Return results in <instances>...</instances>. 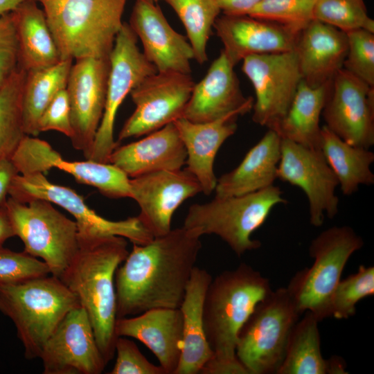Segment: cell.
Returning <instances> with one entry per match:
<instances>
[{
    "mask_svg": "<svg viewBox=\"0 0 374 374\" xmlns=\"http://www.w3.org/2000/svg\"><path fill=\"white\" fill-rule=\"evenodd\" d=\"M277 179L304 192L313 226H322L326 215L330 219L337 215L339 201L335 189L339 182L321 150L281 139Z\"/></svg>",
    "mask_w": 374,
    "mask_h": 374,
    "instance_id": "cell-14",
    "label": "cell"
},
{
    "mask_svg": "<svg viewBox=\"0 0 374 374\" xmlns=\"http://www.w3.org/2000/svg\"><path fill=\"white\" fill-rule=\"evenodd\" d=\"M20 175L45 173L57 168L77 182L96 188L103 195L113 199L131 197L130 178L109 163L90 159L68 161L46 141L25 136L11 157Z\"/></svg>",
    "mask_w": 374,
    "mask_h": 374,
    "instance_id": "cell-15",
    "label": "cell"
},
{
    "mask_svg": "<svg viewBox=\"0 0 374 374\" xmlns=\"http://www.w3.org/2000/svg\"><path fill=\"white\" fill-rule=\"evenodd\" d=\"M130 198L140 208L136 217L153 238L168 233L178 207L185 200L202 193L200 183L186 168L130 178Z\"/></svg>",
    "mask_w": 374,
    "mask_h": 374,
    "instance_id": "cell-18",
    "label": "cell"
},
{
    "mask_svg": "<svg viewBox=\"0 0 374 374\" xmlns=\"http://www.w3.org/2000/svg\"><path fill=\"white\" fill-rule=\"evenodd\" d=\"M242 71L255 91L253 121L274 129L285 116L302 80L295 51L247 56Z\"/></svg>",
    "mask_w": 374,
    "mask_h": 374,
    "instance_id": "cell-13",
    "label": "cell"
},
{
    "mask_svg": "<svg viewBox=\"0 0 374 374\" xmlns=\"http://www.w3.org/2000/svg\"><path fill=\"white\" fill-rule=\"evenodd\" d=\"M281 138L268 129L233 170L217 179L215 197L244 195L274 185L280 158Z\"/></svg>",
    "mask_w": 374,
    "mask_h": 374,
    "instance_id": "cell-28",
    "label": "cell"
},
{
    "mask_svg": "<svg viewBox=\"0 0 374 374\" xmlns=\"http://www.w3.org/2000/svg\"><path fill=\"white\" fill-rule=\"evenodd\" d=\"M314 18L344 33L359 28L374 33L364 0H316Z\"/></svg>",
    "mask_w": 374,
    "mask_h": 374,
    "instance_id": "cell-36",
    "label": "cell"
},
{
    "mask_svg": "<svg viewBox=\"0 0 374 374\" xmlns=\"http://www.w3.org/2000/svg\"><path fill=\"white\" fill-rule=\"evenodd\" d=\"M18 39L14 14L0 17V87L17 69Z\"/></svg>",
    "mask_w": 374,
    "mask_h": 374,
    "instance_id": "cell-42",
    "label": "cell"
},
{
    "mask_svg": "<svg viewBox=\"0 0 374 374\" xmlns=\"http://www.w3.org/2000/svg\"><path fill=\"white\" fill-rule=\"evenodd\" d=\"M13 236L15 234L6 207H0V247Z\"/></svg>",
    "mask_w": 374,
    "mask_h": 374,
    "instance_id": "cell-46",
    "label": "cell"
},
{
    "mask_svg": "<svg viewBox=\"0 0 374 374\" xmlns=\"http://www.w3.org/2000/svg\"><path fill=\"white\" fill-rule=\"evenodd\" d=\"M364 246L363 239L349 226L330 227L309 247L310 267L298 271L287 289L299 312L312 313L319 321L330 317L335 290L350 256Z\"/></svg>",
    "mask_w": 374,
    "mask_h": 374,
    "instance_id": "cell-7",
    "label": "cell"
},
{
    "mask_svg": "<svg viewBox=\"0 0 374 374\" xmlns=\"http://www.w3.org/2000/svg\"><path fill=\"white\" fill-rule=\"evenodd\" d=\"M321 150L344 195L355 193L359 186L374 184V174L371 169L374 153L370 149L348 144L323 125Z\"/></svg>",
    "mask_w": 374,
    "mask_h": 374,
    "instance_id": "cell-31",
    "label": "cell"
},
{
    "mask_svg": "<svg viewBox=\"0 0 374 374\" xmlns=\"http://www.w3.org/2000/svg\"><path fill=\"white\" fill-rule=\"evenodd\" d=\"M18 39V68L26 72L60 61L46 15L34 0H23L12 11Z\"/></svg>",
    "mask_w": 374,
    "mask_h": 374,
    "instance_id": "cell-29",
    "label": "cell"
},
{
    "mask_svg": "<svg viewBox=\"0 0 374 374\" xmlns=\"http://www.w3.org/2000/svg\"><path fill=\"white\" fill-rule=\"evenodd\" d=\"M23 0H0V17L13 11Z\"/></svg>",
    "mask_w": 374,
    "mask_h": 374,
    "instance_id": "cell-47",
    "label": "cell"
},
{
    "mask_svg": "<svg viewBox=\"0 0 374 374\" xmlns=\"http://www.w3.org/2000/svg\"><path fill=\"white\" fill-rule=\"evenodd\" d=\"M117 337L134 338L156 356L166 374H175L182 348L183 320L179 308H155L117 318Z\"/></svg>",
    "mask_w": 374,
    "mask_h": 374,
    "instance_id": "cell-23",
    "label": "cell"
},
{
    "mask_svg": "<svg viewBox=\"0 0 374 374\" xmlns=\"http://www.w3.org/2000/svg\"><path fill=\"white\" fill-rule=\"evenodd\" d=\"M374 294V267L359 266L356 273L340 280L333 293L330 317L347 319L356 313L359 301Z\"/></svg>",
    "mask_w": 374,
    "mask_h": 374,
    "instance_id": "cell-37",
    "label": "cell"
},
{
    "mask_svg": "<svg viewBox=\"0 0 374 374\" xmlns=\"http://www.w3.org/2000/svg\"><path fill=\"white\" fill-rule=\"evenodd\" d=\"M128 24L158 72L190 74L194 53L188 40L172 28L154 2L135 0Z\"/></svg>",
    "mask_w": 374,
    "mask_h": 374,
    "instance_id": "cell-20",
    "label": "cell"
},
{
    "mask_svg": "<svg viewBox=\"0 0 374 374\" xmlns=\"http://www.w3.org/2000/svg\"><path fill=\"white\" fill-rule=\"evenodd\" d=\"M233 68L222 50L195 84L182 117L193 123L209 122L253 103L252 97L243 95Z\"/></svg>",
    "mask_w": 374,
    "mask_h": 374,
    "instance_id": "cell-24",
    "label": "cell"
},
{
    "mask_svg": "<svg viewBox=\"0 0 374 374\" xmlns=\"http://www.w3.org/2000/svg\"><path fill=\"white\" fill-rule=\"evenodd\" d=\"M213 278L206 269L195 266L186 286L179 310L183 320L181 357L175 374L200 373L213 357L204 326L203 308Z\"/></svg>",
    "mask_w": 374,
    "mask_h": 374,
    "instance_id": "cell-27",
    "label": "cell"
},
{
    "mask_svg": "<svg viewBox=\"0 0 374 374\" xmlns=\"http://www.w3.org/2000/svg\"><path fill=\"white\" fill-rule=\"evenodd\" d=\"M213 28L234 66L249 55L294 51L300 33L249 15L224 14L216 19Z\"/></svg>",
    "mask_w": 374,
    "mask_h": 374,
    "instance_id": "cell-21",
    "label": "cell"
},
{
    "mask_svg": "<svg viewBox=\"0 0 374 374\" xmlns=\"http://www.w3.org/2000/svg\"><path fill=\"white\" fill-rule=\"evenodd\" d=\"M149 1H152V2H156V1H159V0H149ZM165 1H166V0H165Z\"/></svg>",
    "mask_w": 374,
    "mask_h": 374,
    "instance_id": "cell-48",
    "label": "cell"
},
{
    "mask_svg": "<svg viewBox=\"0 0 374 374\" xmlns=\"http://www.w3.org/2000/svg\"><path fill=\"white\" fill-rule=\"evenodd\" d=\"M116 362L110 374H166L163 368L149 362L136 344L126 337H118Z\"/></svg>",
    "mask_w": 374,
    "mask_h": 374,
    "instance_id": "cell-41",
    "label": "cell"
},
{
    "mask_svg": "<svg viewBox=\"0 0 374 374\" xmlns=\"http://www.w3.org/2000/svg\"><path fill=\"white\" fill-rule=\"evenodd\" d=\"M346 34L348 51L343 68L374 87V33L359 28Z\"/></svg>",
    "mask_w": 374,
    "mask_h": 374,
    "instance_id": "cell-39",
    "label": "cell"
},
{
    "mask_svg": "<svg viewBox=\"0 0 374 374\" xmlns=\"http://www.w3.org/2000/svg\"><path fill=\"white\" fill-rule=\"evenodd\" d=\"M195 82L190 74L157 72L130 92L135 109L121 130L118 141L158 130L183 116Z\"/></svg>",
    "mask_w": 374,
    "mask_h": 374,
    "instance_id": "cell-12",
    "label": "cell"
},
{
    "mask_svg": "<svg viewBox=\"0 0 374 374\" xmlns=\"http://www.w3.org/2000/svg\"><path fill=\"white\" fill-rule=\"evenodd\" d=\"M332 81L317 87H311L302 80L285 116L272 130L281 139L308 148L321 150V127L319 121L330 91Z\"/></svg>",
    "mask_w": 374,
    "mask_h": 374,
    "instance_id": "cell-30",
    "label": "cell"
},
{
    "mask_svg": "<svg viewBox=\"0 0 374 374\" xmlns=\"http://www.w3.org/2000/svg\"><path fill=\"white\" fill-rule=\"evenodd\" d=\"M187 153L174 123L152 132L137 141L116 148L109 163L129 178L162 171L181 169Z\"/></svg>",
    "mask_w": 374,
    "mask_h": 374,
    "instance_id": "cell-25",
    "label": "cell"
},
{
    "mask_svg": "<svg viewBox=\"0 0 374 374\" xmlns=\"http://www.w3.org/2000/svg\"><path fill=\"white\" fill-rule=\"evenodd\" d=\"M19 174L11 157L0 159V207L6 206L11 184Z\"/></svg>",
    "mask_w": 374,
    "mask_h": 374,
    "instance_id": "cell-44",
    "label": "cell"
},
{
    "mask_svg": "<svg viewBox=\"0 0 374 374\" xmlns=\"http://www.w3.org/2000/svg\"><path fill=\"white\" fill-rule=\"evenodd\" d=\"M319 322L308 311L296 322L276 374L330 373L329 359H324L321 353Z\"/></svg>",
    "mask_w": 374,
    "mask_h": 374,
    "instance_id": "cell-33",
    "label": "cell"
},
{
    "mask_svg": "<svg viewBox=\"0 0 374 374\" xmlns=\"http://www.w3.org/2000/svg\"><path fill=\"white\" fill-rule=\"evenodd\" d=\"M137 39L129 24L123 22L109 55L105 105L90 160L109 163V157L116 148L114 130L120 106L134 88L145 78L157 72L156 67L140 51Z\"/></svg>",
    "mask_w": 374,
    "mask_h": 374,
    "instance_id": "cell-11",
    "label": "cell"
},
{
    "mask_svg": "<svg viewBox=\"0 0 374 374\" xmlns=\"http://www.w3.org/2000/svg\"><path fill=\"white\" fill-rule=\"evenodd\" d=\"M38 130L39 133L54 130L69 139L73 136L70 103L66 89L59 91L44 109L39 119Z\"/></svg>",
    "mask_w": 374,
    "mask_h": 374,
    "instance_id": "cell-43",
    "label": "cell"
},
{
    "mask_svg": "<svg viewBox=\"0 0 374 374\" xmlns=\"http://www.w3.org/2000/svg\"><path fill=\"white\" fill-rule=\"evenodd\" d=\"M283 194L280 188L272 185L244 195L215 197L208 202L191 205L183 226L193 229L201 235H217L240 257L261 247L251 235L276 205L287 203Z\"/></svg>",
    "mask_w": 374,
    "mask_h": 374,
    "instance_id": "cell-6",
    "label": "cell"
},
{
    "mask_svg": "<svg viewBox=\"0 0 374 374\" xmlns=\"http://www.w3.org/2000/svg\"><path fill=\"white\" fill-rule=\"evenodd\" d=\"M182 22L188 40L199 64L208 60L206 46L221 12L215 0H166Z\"/></svg>",
    "mask_w": 374,
    "mask_h": 374,
    "instance_id": "cell-35",
    "label": "cell"
},
{
    "mask_svg": "<svg viewBox=\"0 0 374 374\" xmlns=\"http://www.w3.org/2000/svg\"><path fill=\"white\" fill-rule=\"evenodd\" d=\"M26 75L17 68L0 87V159L11 157L26 136L21 109Z\"/></svg>",
    "mask_w": 374,
    "mask_h": 374,
    "instance_id": "cell-34",
    "label": "cell"
},
{
    "mask_svg": "<svg viewBox=\"0 0 374 374\" xmlns=\"http://www.w3.org/2000/svg\"><path fill=\"white\" fill-rule=\"evenodd\" d=\"M109 68V57H84L75 60L69 72L66 89L73 131L70 140L86 159L104 112Z\"/></svg>",
    "mask_w": 374,
    "mask_h": 374,
    "instance_id": "cell-16",
    "label": "cell"
},
{
    "mask_svg": "<svg viewBox=\"0 0 374 374\" xmlns=\"http://www.w3.org/2000/svg\"><path fill=\"white\" fill-rule=\"evenodd\" d=\"M322 116L325 125L343 141L370 149L374 144V87L342 68L332 79Z\"/></svg>",
    "mask_w": 374,
    "mask_h": 374,
    "instance_id": "cell-17",
    "label": "cell"
},
{
    "mask_svg": "<svg viewBox=\"0 0 374 374\" xmlns=\"http://www.w3.org/2000/svg\"><path fill=\"white\" fill-rule=\"evenodd\" d=\"M201 235L184 226L133 244L115 274L116 318L155 308H179L202 248Z\"/></svg>",
    "mask_w": 374,
    "mask_h": 374,
    "instance_id": "cell-1",
    "label": "cell"
},
{
    "mask_svg": "<svg viewBox=\"0 0 374 374\" xmlns=\"http://www.w3.org/2000/svg\"><path fill=\"white\" fill-rule=\"evenodd\" d=\"M301 313L287 287L271 290L241 328L236 357L248 374L277 373Z\"/></svg>",
    "mask_w": 374,
    "mask_h": 374,
    "instance_id": "cell-8",
    "label": "cell"
},
{
    "mask_svg": "<svg viewBox=\"0 0 374 374\" xmlns=\"http://www.w3.org/2000/svg\"><path fill=\"white\" fill-rule=\"evenodd\" d=\"M6 207L15 236L24 245V251L41 258L51 275L59 278L79 249L75 220L44 199L22 203L9 197Z\"/></svg>",
    "mask_w": 374,
    "mask_h": 374,
    "instance_id": "cell-9",
    "label": "cell"
},
{
    "mask_svg": "<svg viewBox=\"0 0 374 374\" xmlns=\"http://www.w3.org/2000/svg\"><path fill=\"white\" fill-rule=\"evenodd\" d=\"M51 274L48 266L25 251L0 247V285L24 283Z\"/></svg>",
    "mask_w": 374,
    "mask_h": 374,
    "instance_id": "cell-40",
    "label": "cell"
},
{
    "mask_svg": "<svg viewBox=\"0 0 374 374\" xmlns=\"http://www.w3.org/2000/svg\"><path fill=\"white\" fill-rule=\"evenodd\" d=\"M129 251L126 238L105 235L79 239V249L59 278L86 311L105 363L115 355V274Z\"/></svg>",
    "mask_w": 374,
    "mask_h": 374,
    "instance_id": "cell-3",
    "label": "cell"
},
{
    "mask_svg": "<svg viewBox=\"0 0 374 374\" xmlns=\"http://www.w3.org/2000/svg\"><path fill=\"white\" fill-rule=\"evenodd\" d=\"M39 358L44 374H100L107 365L81 305L66 314L46 342Z\"/></svg>",
    "mask_w": 374,
    "mask_h": 374,
    "instance_id": "cell-19",
    "label": "cell"
},
{
    "mask_svg": "<svg viewBox=\"0 0 374 374\" xmlns=\"http://www.w3.org/2000/svg\"><path fill=\"white\" fill-rule=\"evenodd\" d=\"M9 197L22 203L40 199L60 206L74 217L81 240L118 235L132 244H143L153 238L137 217L120 221L105 219L90 208L75 190L52 183L44 173L17 175L10 188Z\"/></svg>",
    "mask_w": 374,
    "mask_h": 374,
    "instance_id": "cell-10",
    "label": "cell"
},
{
    "mask_svg": "<svg viewBox=\"0 0 374 374\" xmlns=\"http://www.w3.org/2000/svg\"><path fill=\"white\" fill-rule=\"evenodd\" d=\"M78 297L51 275L13 285H0V312L14 323L24 356L39 358L66 314L80 306Z\"/></svg>",
    "mask_w": 374,
    "mask_h": 374,
    "instance_id": "cell-5",
    "label": "cell"
},
{
    "mask_svg": "<svg viewBox=\"0 0 374 374\" xmlns=\"http://www.w3.org/2000/svg\"><path fill=\"white\" fill-rule=\"evenodd\" d=\"M316 0H262L247 15L299 33L314 18Z\"/></svg>",
    "mask_w": 374,
    "mask_h": 374,
    "instance_id": "cell-38",
    "label": "cell"
},
{
    "mask_svg": "<svg viewBox=\"0 0 374 374\" xmlns=\"http://www.w3.org/2000/svg\"><path fill=\"white\" fill-rule=\"evenodd\" d=\"M253 105L209 122L193 123L183 117L174 122L186 150V169L197 179L205 195H211L216 186L213 165L219 149L235 132L238 117L249 112Z\"/></svg>",
    "mask_w": 374,
    "mask_h": 374,
    "instance_id": "cell-22",
    "label": "cell"
},
{
    "mask_svg": "<svg viewBox=\"0 0 374 374\" xmlns=\"http://www.w3.org/2000/svg\"><path fill=\"white\" fill-rule=\"evenodd\" d=\"M72 60H60L41 69L26 72L22 95V122L28 136H37L39 119L56 94L66 89Z\"/></svg>",
    "mask_w": 374,
    "mask_h": 374,
    "instance_id": "cell-32",
    "label": "cell"
},
{
    "mask_svg": "<svg viewBox=\"0 0 374 374\" xmlns=\"http://www.w3.org/2000/svg\"><path fill=\"white\" fill-rule=\"evenodd\" d=\"M223 14L247 15L262 0H215Z\"/></svg>",
    "mask_w": 374,
    "mask_h": 374,
    "instance_id": "cell-45",
    "label": "cell"
},
{
    "mask_svg": "<svg viewBox=\"0 0 374 374\" xmlns=\"http://www.w3.org/2000/svg\"><path fill=\"white\" fill-rule=\"evenodd\" d=\"M39 3L60 60L109 58L127 0H34Z\"/></svg>",
    "mask_w": 374,
    "mask_h": 374,
    "instance_id": "cell-4",
    "label": "cell"
},
{
    "mask_svg": "<svg viewBox=\"0 0 374 374\" xmlns=\"http://www.w3.org/2000/svg\"><path fill=\"white\" fill-rule=\"evenodd\" d=\"M302 80L311 87L331 80L343 68L348 51L346 33L313 20L299 35L294 49Z\"/></svg>",
    "mask_w": 374,
    "mask_h": 374,
    "instance_id": "cell-26",
    "label": "cell"
},
{
    "mask_svg": "<svg viewBox=\"0 0 374 374\" xmlns=\"http://www.w3.org/2000/svg\"><path fill=\"white\" fill-rule=\"evenodd\" d=\"M271 290L269 280L246 263L212 279L203 318L213 357L200 373L248 374L236 357L238 334L256 305Z\"/></svg>",
    "mask_w": 374,
    "mask_h": 374,
    "instance_id": "cell-2",
    "label": "cell"
}]
</instances>
